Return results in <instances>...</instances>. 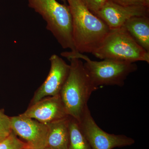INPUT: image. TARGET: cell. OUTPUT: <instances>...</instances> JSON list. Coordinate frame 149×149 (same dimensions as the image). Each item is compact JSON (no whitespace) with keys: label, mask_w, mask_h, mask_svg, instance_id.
<instances>
[{"label":"cell","mask_w":149,"mask_h":149,"mask_svg":"<svg viewBox=\"0 0 149 149\" xmlns=\"http://www.w3.org/2000/svg\"><path fill=\"white\" fill-rule=\"evenodd\" d=\"M66 1L72 17L75 50L82 54H92L110 29L104 22L86 7L81 0Z\"/></svg>","instance_id":"1"},{"label":"cell","mask_w":149,"mask_h":149,"mask_svg":"<svg viewBox=\"0 0 149 149\" xmlns=\"http://www.w3.org/2000/svg\"><path fill=\"white\" fill-rule=\"evenodd\" d=\"M68 60L69 74L59 95L68 115L79 122L88 107L91 94L98 89L93 85L81 59Z\"/></svg>","instance_id":"2"},{"label":"cell","mask_w":149,"mask_h":149,"mask_svg":"<svg viewBox=\"0 0 149 149\" xmlns=\"http://www.w3.org/2000/svg\"><path fill=\"white\" fill-rule=\"evenodd\" d=\"M29 7L42 16L47 29L63 49L76 51L72 36V20L69 6L56 0H27Z\"/></svg>","instance_id":"3"},{"label":"cell","mask_w":149,"mask_h":149,"mask_svg":"<svg viewBox=\"0 0 149 149\" xmlns=\"http://www.w3.org/2000/svg\"><path fill=\"white\" fill-rule=\"evenodd\" d=\"M61 55L68 60L76 58L85 60L84 65L85 69L93 85L97 89L102 85L122 87L128 75L138 70V66L135 63L110 59L95 61L76 51L63 52Z\"/></svg>","instance_id":"4"},{"label":"cell","mask_w":149,"mask_h":149,"mask_svg":"<svg viewBox=\"0 0 149 149\" xmlns=\"http://www.w3.org/2000/svg\"><path fill=\"white\" fill-rule=\"evenodd\" d=\"M92 54L102 60L149 63V52L139 45L123 27L110 29Z\"/></svg>","instance_id":"5"},{"label":"cell","mask_w":149,"mask_h":149,"mask_svg":"<svg viewBox=\"0 0 149 149\" xmlns=\"http://www.w3.org/2000/svg\"><path fill=\"white\" fill-rule=\"evenodd\" d=\"M78 123L92 149H113L135 143V140L132 138L124 135L109 134L102 130L93 119L88 107Z\"/></svg>","instance_id":"6"},{"label":"cell","mask_w":149,"mask_h":149,"mask_svg":"<svg viewBox=\"0 0 149 149\" xmlns=\"http://www.w3.org/2000/svg\"><path fill=\"white\" fill-rule=\"evenodd\" d=\"M13 132L22 139L29 149L47 147L49 128L47 124L19 115L10 117Z\"/></svg>","instance_id":"7"},{"label":"cell","mask_w":149,"mask_h":149,"mask_svg":"<svg viewBox=\"0 0 149 149\" xmlns=\"http://www.w3.org/2000/svg\"><path fill=\"white\" fill-rule=\"evenodd\" d=\"M50 69L47 77L35 92L30 105L42 99L60 94L69 74L70 65L57 55L54 54L49 58Z\"/></svg>","instance_id":"8"},{"label":"cell","mask_w":149,"mask_h":149,"mask_svg":"<svg viewBox=\"0 0 149 149\" xmlns=\"http://www.w3.org/2000/svg\"><path fill=\"white\" fill-rule=\"evenodd\" d=\"M110 29L120 28L125 22L136 16L149 17V7L146 6H123L107 1L96 15Z\"/></svg>","instance_id":"9"},{"label":"cell","mask_w":149,"mask_h":149,"mask_svg":"<svg viewBox=\"0 0 149 149\" xmlns=\"http://www.w3.org/2000/svg\"><path fill=\"white\" fill-rule=\"evenodd\" d=\"M20 115L46 124L69 116L60 95L42 99Z\"/></svg>","instance_id":"10"},{"label":"cell","mask_w":149,"mask_h":149,"mask_svg":"<svg viewBox=\"0 0 149 149\" xmlns=\"http://www.w3.org/2000/svg\"><path fill=\"white\" fill-rule=\"evenodd\" d=\"M122 27L126 30L139 45L149 52V17H131Z\"/></svg>","instance_id":"11"},{"label":"cell","mask_w":149,"mask_h":149,"mask_svg":"<svg viewBox=\"0 0 149 149\" xmlns=\"http://www.w3.org/2000/svg\"><path fill=\"white\" fill-rule=\"evenodd\" d=\"M69 116L47 124L49 128L47 147L52 149H69Z\"/></svg>","instance_id":"12"},{"label":"cell","mask_w":149,"mask_h":149,"mask_svg":"<svg viewBox=\"0 0 149 149\" xmlns=\"http://www.w3.org/2000/svg\"><path fill=\"white\" fill-rule=\"evenodd\" d=\"M69 149H92L76 119L69 116Z\"/></svg>","instance_id":"13"},{"label":"cell","mask_w":149,"mask_h":149,"mask_svg":"<svg viewBox=\"0 0 149 149\" xmlns=\"http://www.w3.org/2000/svg\"><path fill=\"white\" fill-rule=\"evenodd\" d=\"M29 148L27 144L19 139L13 132L8 137L0 142V149H26Z\"/></svg>","instance_id":"14"},{"label":"cell","mask_w":149,"mask_h":149,"mask_svg":"<svg viewBox=\"0 0 149 149\" xmlns=\"http://www.w3.org/2000/svg\"><path fill=\"white\" fill-rule=\"evenodd\" d=\"M12 132L10 117L5 114L2 110H0V139H6Z\"/></svg>","instance_id":"15"},{"label":"cell","mask_w":149,"mask_h":149,"mask_svg":"<svg viewBox=\"0 0 149 149\" xmlns=\"http://www.w3.org/2000/svg\"><path fill=\"white\" fill-rule=\"evenodd\" d=\"M83 4L92 13L96 14L101 9L108 0H81Z\"/></svg>","instance_id":"16"},{"label":"cell","mask_w":149,"mask_h":149,"mask_svg":"<svg viewBox=\"0 0 149 149\" xmlns=\"http://www.w3.org/2000/svg\"><path fill=\"white\" fill-rule=\"evenodd\" d=\"M108 1L121 6L143 5L147 6L146 5L144 0H108Z\"/></svg>","instance_id":"17"},{"label":"cell","mask_w":149,"mask_h":149,"mask_svg":"<svg viewBox=\"0 0 149 149\" xmlns=\"http://www.w3.org/2000/svg\"><path fill=\"white\" fill-rule=\"evenodd\" d=\"M144 1L145 3H146V5L148 6V7H149V0H144Z\"/></svg>","instance_id":"18"},{"label":"cell","mask_w":149,"mask_h":149,"mask_svg":"<svg viewBox=\"0 0 149 149\" xmlns=\"http://www.w3.org/2000/svg\"><path fill=\"white\" fill-rule=\"evenodd\" d=\"M61 1L64 3V4H66L67 2L66 0H61Z\"/></svg>","instance_id":"19"},{"label":"cell","mask_w":149,"mask_h":149,"mask_svg":"<svg viewBox=\"0 0 149 149\" xmlns=\"http://www.w3.org/2000/svg\"><path fill=\"white\" fill-rule=\"evenodd\" d=\"M43 149H52L50 148H49V147H46V148H45Z\"/></svg>","instance_id":"20"},{"label":"cell","mask_w":149,"mask_h":149,"mask_svg":"<svg viewBox=\"0 0 149 149\" xmlns=\"http://www.w3.org/2000/svg\"><path fill=\"white\" fill-rule=\"evenodd\" d=\"M2 141V140H1V139H0V142H1Z\"/></svg>","instance_id":"21"},{"label":"cell","mask_w":149,"mask_h":149,"mask_svg":"<svg viewBox=\"0 0 149 149\" xmlns=\"http://www.w3.org/2000/svg\"><path fill=\"white\" fill-rule=\"evenodd\" d=\"M30 149L27 148V149Z\"/></svg>","instance_id":"22"}]
</instances>
